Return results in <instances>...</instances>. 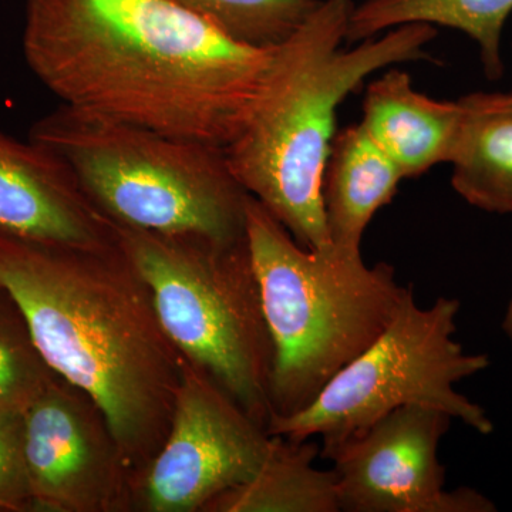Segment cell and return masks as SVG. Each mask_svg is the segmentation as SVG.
Returning a JSON list of instances; mask_svg holds the SVG:
<instances>
[{
	"label": "cell",
	"instance_id": "6da1fadb",
	"mask_svg": "<svg viewBox=\"0 0 512 512\" xmlns=\"http://www.w3.org/2000/svg\"><path fill=\"white\" fill-rule=\"evenodd\" d=\"M22 49L64 106L225 150L275 47L239 42L171 0H28Z\"/></svg>",
	"mask_w": 512,
	"mask_h": 512
},
{
	"label": "cell",
	"instance_id": "7a4b0ae2",
	"mask_svg": "<svg viewBox=\"0 0 512 512\" xmlns=\"http://www.w3.org/2000/svg\"><path fill=\"white\" fill-rule=\"evenodd\" d=\"M0 288L50 369L100 407L136 481L170 430L184 356L120 242L69 247L0 234Z\"/></svg>",
	"mask_w": 512,
	"mask_h": 512
},
{
	"label": "cell",
	"instance_id": "3957f363",
	"mask_svg": "<svg viewBox=\"0 0 512 512\" xmlns=\"http://www.w3.org/2000/svg\"><path fill=\"white\" fill-rule=\"evenodd\" d=\"M353 0H320L281 45L245 126L224 153L251 197L298 244L329 247L323 175L343 100L367 77L394 64L430 59L436 26L407 23L343 47Z\"/></svg>",
	"mask_w": 512,
	"mask_h": 512
},
{
	"label": "cell",
	"instance_id": "277c9868",
	"mask_svg": "<svg viewBox=\"0 0 512 512\" xmlns=\"http://www.w3.org/2000/svg\"><path fill=\"white\" fill-rule=\"evenodd\" d=\"M245 232L274 348L271 417L291 416L379 339L414 292L360 249L302 247L251 195Z\"/></svg>",
	"mask_w": 512,
	"mask_h": 512
},
{
	"label": "cell",
	"instance_id": "5b68a950",
	"mask_svg": "<svg viewBox=\"0 0 512 512\" xmlns=\"http://www.w3.org/2000/svg\"><path fill=\"white\" fill-rule=\"evenodd\" d=\"M29 138L62 158L94 207L119 227L245 237L249 194L222 148L62 106Z\"/></svg>",
	"mask_w": 512,
	"mask_h": 512
},
{
	"label": "cell",
	"instance_id": "8992f818",
	"mask_svg": "<svg viewBox=\"0 0 512 512\" xmlns=\"http://www.w3.org/2000/svg\"><path fill=\"white\" fill-rule=\"evenodd\" d=\"M116 228L175 348L268 429L274 348L247 235L217 239Z\"/></svg>",
	"mask_w": 512,
	"mask_h": 512
},
{
	"label": "cell",
	"instance_id": "52a82bcc",
	"mask_svg": "<svg viewBox=\"0 0 512 512\" xmlns=\"http://www.w3.org/2000/svg\"><path fill=\"white\" fill-rule=\"evenodd\" d=\"M460 308L458 299L444 296L420 308L413 293L369 349L340 370L306 409L271 417L268 433L320 439V448H326L404 406L433 407L477 433H493L483 407L454 387L491 363L483 353H467L454 339Z\"/></svg>",
	"mask_w": 512,
	"mask_h": 512
},
{
	"label": "cell",
	"instance_id": "ba28073f",
	"mask_svg": "<svg viewBox=\"0 0 512 512\" xmlns=\"http://www.w3.org/2000/svg\"><path fill=\"white\" fill-rule=\"evenodd\" d=\"M271 446L268 429L184 357L170 430L134 481V511L202 512L251 480Z\"/></svg>",
	"mask_w": 512,
	"mask_h": 512
},
{
	"label": "cell",
	"instance_id": "9c48e42d",
	"mask_svg": "<svg viewBox=\"0 0 512 512\" xmlns=\"http://www.w3.org/2000/svg\"><path fill=\"white\" fill-rule=\"evenodd\" d=\"M450 414L404 406L355 436L320 448L332 461L342 512H493L490 498L473 488L446 490L440 441Z\"/></svg>",
	"mask_w": 512,
	"mask_h": 512
},
{
	"label": "cell",
	"instance_id": "30bf717a",
	"mask_svg": "<svg viewBox=\"0 0 512 512\" xmlns=\"http://www.w3.org/2000/svg\"><path fill=\"white\" fill-rule=\"evenodd\" d=\"M23 458L37 507L133 512L134 476L96 402L56 376L23 412Z\"/></svg>",
	"mask_w": 512,
	"mask_h": 512
},
{
	"label": "cell",
	"instance_id": "8fae6325",
	"mask_svg": "<svg viewBox=\"0 0 512 512\" xmlns=\"http://www.w3.org/2000/svg\"><path fill=\"white\" fill-rule=\"evenodd\" d=\"M0 234L69 247L119 241L116 225L94 207L62 158L2 130Z\"/></svg>",
	"mask_w": 512,
	"mask_h": 512
},
{
	"label": "cell",
	"instance_id": "7c38bea8",
	"mask_svg": "<svg viewBox=\"0 0 512 512\" xmlns=\"http://www.w3.org/2000/svg\"><path fill=\"white\" fill-rule=\"evenodd\" d=\"M463 117L461 100L431 99L409 74L389 67L367 86L360 124L403 177L413 178L448 164Z\"/></svg>",
	"mask_w": 512,
	"mask_h": 512
},
{
	"label": "cell",
	"instance_id": "4fadbf2b",
	"mask_svg": "<svg viewBox=\"0 0 512 512\" xmlns=\"http://www.w3.org/2000/svg\"><path fill=\"white\" fill-rule=\"evenodd\" d=\"M402 180L400 168L362 124L335 136L322 187L330 242L340 248L360 249L370 221L393 200Z\"/></svg>",
	"mask_w": 512,
	"mask_h": 512
},
{
	"label": "cell",
	"instance_id": "5bb4252c",
	"mask_svg": "<svg viewBox=\"0 0 512 512\" xmlns=\"http://www.w3.org/2000/svg\"><path fill=\"white\" fill-rule=\"evenodd\" d=\"M460 100L464 117L448 161L451 185L478 210L512 214V93Z\"/></svg>",
	"mask_w": 512,
	"mask_h": 512
},
{
	"label": "cell",
	"instance_id": "9a60e30c",
	"mask_svg": "<svg viewBox=\"0 0 512 512\" xmlns=\"http://www.w3.org/2000/svg\"><path fill=\"white\" fill-rule=\"evenodd\" d=\"M318 457L315 439L272 436L258 473L218 495L202 512H340L335 471L319 470Z\"/></svg>",
	"mask_w": 512,
	"mask_h": 512
},
{
	"label": "cell",
	"instance_id": "2e32d148",
	"mask_svg": "<svg viewBox=\"0 0 512 512\" xmlns=\"http://www.w3.org/2000/svg\"><path fill=\"white\" fill-rule=\"evenodd\" d=\"M511 15L512 0H363L352 10L346 42H362L407 23L443 26L474 40L485 76L498 80L505 72L503 33Z\"/></svg>",
	"mask_w": 512,
	"mask_h": 512
},
{
	"label": "cell",
	"instance_id": "e0dca14e",
	"mask_svg": "<svg viewBox=\"0 0 512 512\" xmlns=\"http://www.w3.org/2000/svg\"><path fill=\"white\" fill-rule=\"evenodd\" d=\"M210 20L239 42L256 47L284 43L320 0H171Z\"/></svg>",
	"mask_w": 512,
	"mask_h": 512
},
{
	"label": "cell",
	"instance_id": "ac0fdd59",
	"mask_svg": "<svg viewBox=\"0 0 512 512\" xmlns=\"http://www.w3.org/2000/svg\"><path fill=\"white\" fill-rule=\"evenodd\" d=\"M56 376L16 303L10 313L0 309V410L25 412Z\"/></svg>",
	"mask_w": 512,
	"mask_h": 512
},
{
	"label": "cell",
	"instance_id": "d6986e66",
	"mask_svg": "<svg viewBox=\"0 0 512 512\" xmlns=\"http://www.w3.org/2000/svg\"><path fill=\"white\" fill-rule=\"evenodd\" d=\"M36 505L23 458V413L0 410V508Z\"/></svg>",
	"mask_w": 512,
	"mask_h": 512
},
{
	"label": "cell",
	"instance_id": "ffe728a7",
	"mask_svg": "<svg viewBox=\"0 0 512 512\" xmlns=\"http://www.w3.org/2000/svg\"><path fill=\"white\" fill-rule=\"evenodd\" d=\"M503 330L505 336H507L508 340H510L512 345V296L510 299V303H508L507 311H505V316L503 320Z\"/></svg>",
	"mask_w": 512,
	"mask_h": 512
}]
</instances>
